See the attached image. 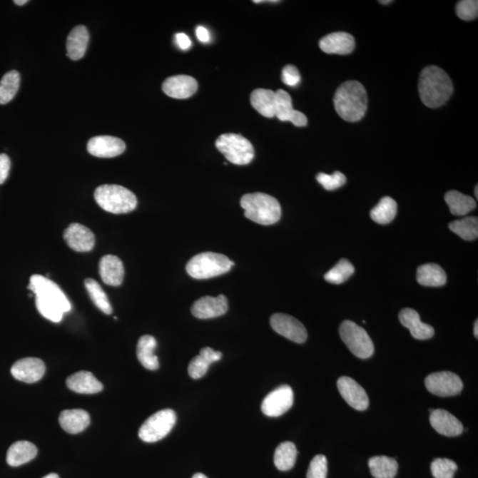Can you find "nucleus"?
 I'll return each instance as SVG.
<instances>
[{
  "instance_id": "obj_1",
  "label": "nucleus",
  "mask_w": 478,
  "mask_h": 478,
  "mask_svg": "<svg viewBox=\"0 0 478 478\" xmlns=\"http://www.w3.org/2000/svg\"><path fill=\"white\" fill-rule=\"evenodd\" d=\"M421 101L429 108L446 104L454 93L453 82L442 68L429 66L422 69L418 82Z\"/></svg>"
},
{
  "instance_id": "obj_2",
  "label": "nucleus",
  "mask_w": 478,
  "mask_h": 478,
  "mask_svg": "<svg viewBox=\"0 0 478 478\" xmlns=\"http://www.w3.org/2000/svg\"><path fill=\"white\" fill-rule=\"evenodd\" d=\"M337 115L349 123H356L365 116L367 95L365 87L358 81H347L337 88L334 96Z\"/></svg>"
},
{
  "instance_id": "obj_3",
  "label": "nucleus",
  "mask_w": 478,
  "mask_h": 478,
  "mask_svg": "<svg viewBox=\"0 0 478 478\" xmlns=\"http://www.w3.org/2000/svg\"><path fill=\"white\" fill-rule=\"evenodd\" d=\"M240 205L246 218L260 225H272L281 218L282 208L277 198L262 193L245 194Z\"/></svg>"
},
{
  "instance_id": "obj_4",
  "label": "nucleus",
  "mask_w": 478,
  "mask_h": 478,
  "mask_svg": "<svg viewBox=\"0 0 478 478\" xmlns=\"http://www.w3.org/2000/svg\"><path fill=\"white\" fill-rule=\"evenodd\" d=\"M94 198L103 210L116 215L132 212L138 205L137 197L132 191L116 185L98 186Z\"/></svg>"
},
{
  "instance_id": "obj_5",
  "label": "nucleus",
  "mask_w": 478,
  "mask_h": 478,
  "mask_svg": "<svg viewBox=\"0 0 478 478\" xmlns=\"http://www.w3.org/2000/svg\"><path fill=\"white\" fill-rule=\"evenodd\" d=\"M233 265L234 263L225 255L205 252L198 253L189 260L186 265V271L190 277L201 280L226 274Z\"/></svg>"
},
{
  "instance_id": "obj_6",
  "label": "nucleus",
  "mask_w": 478,
  "mask_h": 478,
  "mask_svg": "<svg viewBox=\"0 0 478 478\" xmlns=\"http://www.w3.org/2000/svg\"><path fill=\"white\" fill-rule=\"evenodd\" d=\"M215 146L230 163L239 166L249 164L255 158V149L251 142L241 135L220 136L216 139Z\"/></svg>"
},
{
  "instance_id": "obj_7",
  "label": "nucleus",
  "mask_w": 478,
  "mask_h": 478,
  "mask_svg": "<svg viewBox=\"0 0 478 478\" xmlns=\"http://www.w3.org/2000/svg\"><path fill=\"white\" fill-rule=\"evenodd\" d=\"M340 335L349 350L360 359H367L373 355V341L362 327L352 321L342 322Z\"/></svg>"
},
{
  "instance_id": "obj_8",
  "label": "nucleus",
  "mask_w": 478,
  "mask_h": 478,
  "mask_svg": "<svg viewBox=\"0 0 478 478\" xmlns=\"http://www.w3.org/2000/svg\"><path fill=\"white\" fill-rule=\"evenodd\" d=\"M176 422L174 410H163L151 415L139 429L138 436L146 443H154L164 439Z\"/></svg>"
},
{
  "instance_id": "obj_9",
  "label": "nucleus",
  "mask_w": 478,
  "mask_h": 478,
  "mask_svg": "<svg viewBox=\"0 0 478 478\" xmlns=\"http://www.w3.org/2000/svg\"><path fill=\"white\" fill-rule=\"evenodd\" d=\"M28 289L35 294L36 299L54 305L63 312L71 310V304L60 286L50 280L49 278L43 277L41 275H33Z\"/></svg>"
},
{
  "instance_id": "obj_10",
  "label": "nucleus",
  "mask_w": 478,
  "mask_h": 478,
  "mask_svg": "<svg viewBox=\"0 0 478 478\" xmlns=\"http://www.w3.org/2000/svg\"><path fill=\"white\" fill-rule=\"evenodd\" d=\"M425 386L434 395L451 397L458 395L462 391L463 382L458 375L442 371L429 375L425 378Z\"/></svg>"
},
{
  "instance_id": "obj_11",
  "label": "nucleus",
  "mask_w": 478,
  "mask_h": 478,
  "mask_svg": "<svg viewBox=\"0 0 478 478\" xmlns=\"http://www.w3.org/2000/svg\"><path fill=\"white\" fill-rule=\"evenodd\" d=\"M294 393L289 385H282L266 396L262 404V411L268 417H278L293 407Z\"/></svg>"
},
{
  "instance_id": "obj_12",
  "label": "nucleus",
  "mask_w": 478,
  "mask_h": 478,
  "mask_svg": "<svg viewBox=\"0 0 478 478\" xmlns=\"http://www.w3.org/2000/svg\"><path fill=\"white\" fill-rule=\"evenodd\" d=\"M270 325L275 332L295 343L302 344L307 340V329L293 316L275 314L271 316Z\"/></svg>"
},
{
  "instance_id": "obj_13",
  "label": "nucleus",
  "mask_w": 478,
  "mask_h": 478,
  "mask_svg": "<svg viewBox=\"0 0 478 478\" xmlns=\"http://www.w3.org/2000/svg\"><path fill=\"white\" fill-rule=\"evenodd\" d=\"M337 389L345 402L355 410L364 411L369 407L370 399L365 390L352 378L341 377L337 380Z\"/></svg>"
},
{
  "instance_id": "obj_14",
  "label": "nucleus",
  "mask_w": 478,
  "mask_h": 478,
  "mask_svg": "<svg viewBox=\"0 0 478 478\" xmlns=\"http://www.w3.org/2000/svg\"><path fill=\"white\" fill-rule=\"evenodd\" d=\"M229 304L226 296H205L195 301L191 307V314L198 319H212L225 315Z\"/></svg>"
},
{
  "instance_id": "obj_15",
  "label": "nucleus",
  "mask_w": 478,
  "mask_h": 478,
  "mask_svg": "<svg viewBox=\"0 0 478 478\" xmlns=\"http://www.w3.org/2000/svg\"><path fill=\"white\" fill-rule=\"evenodd\" d=\"M63 238L67 245L76 252H90L94 248L95 236L90 229L80 223H71L64 230Z\"/></svg>"
},
{
  "instance_id": "obj_16",
  "label": "nucleus",
  "mask_w": 478,
  "mask_h": 478,
  "mask_svg": "<svg viewBox=\"0 0 478 478\" xmlns=\"http://www.w3.org/2000/svg\"><path fill=\"white\" fill-rule=\"evenodd\" d=\"M275 117L282 121H290L297 127L307 124V116L293 108L292 98L284 90L275 91Z\"/></svg>"
},
{
  "instance_id": "obj_17",
  "label": "nucleus",
  "mask_w": 478,
  "mask_h": 478,
  "mask_svg": "<svg viewBox=\"0 0 478 478\" xmlns=\"http://www.w3.org/2000/svg\"><path fill=\"white\" fill-rule=\"evenodd\" d=\"M126 149L121 139L110 136H98L88 142L87 150L91 156L98 158H113L121 156Z\"/></svg>"
},
{
  "instance_id": "obj_18",
  "label": "nucleus",
  "mask_w": 478,
  "mask_h": 478,
  "mask_svg": "<svg viewBox=\"0 0 478 478\" xmlns=\"http://www.w3.org/2000/svg\"><path fill=\"white\" fill-rule=\"evenodd\" d=\"M46 372V365L38 358H24L14 364L11 373L16 380L32 384L41 380Z\"/></svg>"
},
{
  "instance_id": "obj_19",
  "label": "nucleus",
  "mask_w": 478,
  "mask_h": 478,
  "mask_svg": "<svg viewBox=\"0 0 478 478\" xmlns=\"http://www.w3.org/2000/svg\"><path fill=\"white\" fill-rule=\"evenodd\" d=\"M163 90L168 97L178 99L188 98L196 93L198 82L190 76H174L164 81Z\"/></svg>"
},
{
  "instance_id": "obj_20",
  "label": "nucleus",
  "mask_w": 478,
  "mask_h": 478,
  "mask_svg": "<svg viewBox=\"0 0 478 478\" xmlns=\"http://www.w3.org/2000/svg\"><path fill=\"white\" fill-rule=\"evenodd\" d=\"M430 425L441 435L457 437L463 432V425L454 415L444 410H433L429 417Z\"/></svg>"
},
{
  "instance_id": "obj_21",
  "label": "nucleus",
  "mask_w": 478,
  "mask_h": 478,
  "mask_svg": "<svg viewBox=\"0 0 478 478\" xmlns=\"http://www.w3.org/2000/svg\"><path fill=\"white\" fill-rule=\"evenodd\" d=\"M319 46L328 54L347 55L355 48L354 36L347 32H335L320 40Z\"/></svg>"
},
{
  "instance_id": "obj_22",
  "label": "nucleus",
  "mask_w": 478,
  "mask_h": 478,
  "mask_svg": "<svg viewBox=\"0 0 478 478\" xmlns=\"http://www.w3.org/2000/svg\"><path fill=\"white\" fill-rule=\"evenodd\" d=\"M400 321L406 327L415 340H425L434 336L435 330L427 323L422 322L418 312L412 308H405L400 312Z\"/></svg>"
},
{
  "instance_id": "obj_23",
  "label": "nucleus",
  "mask_w": 478,
  "mask_h": 478,
  "mask_svg": "<svg viewBox=\"0 0 478 478\" xmlns=\"http://www.w3.org/2000/svg\"><path fill=\"white\" fill-rule=\"evenodd\" d=\"M99 275L106 285L117 287L123 284L124 266L123 262L115 255H105L99 262Z\"/></svg>"
},
{
  "instance_id": "obj_24",
  "label": "nucleus",
  "mask_w": 478,
  "mask_h": 478,
  "mask_svg": "<svg viewBox=\"0 0 478 478\" xmlns=\"http://www.w3.org/2000/svg\"><path fill=\"white\" fill-rule=\"evenodd\" d=\"M66 382L71 391L81 395H95L103 390L101 382L93 376V373L88 371H79L71 375Z\"/></svg>"
},
{
  "instance_id": "obj_25",
  "label": "nucleus",
  "mask_w": 478,
  "mask_h": 478,
  "mask_svg": "<svg viewBox=\"0 0 478 478\" xmlns=\"http://www.w3.org/2000/svg\"><path fill=\"white\" fill-rule=\"evenodd\" d=\"M89 39V32L83 25L76 26L72 29L67 40L68 56L72 61H79L84 56Z\"/></svg>"
},
{
  "instance_id": "obj_26",
  "label": "nucleus",
  "mask_w": 478,
  "mask_h": 478,
  "mask_svg": "<svg viewBox=\"0 0 478 478\" xmlns=\"http://www.w3.org/2000/svg\"><path fill=\"white\" fill-rule=\"evenodd\" d=\"M59 422L61 428L71 434L83 432L91 422L90 415L83 410H68L61 412Z\"/></svg>"
},
{
  "instance_id": "obj_27",
  "label": "nucleus",
  "mask_w": 478,
  "mask_h": 478,
  "mask_svg": "<svg viewBox=\"0 0 478 478\" xmlns=\"http://www.w3.org/2000/svg\"><path fill=\"white\" fill-rule=\"evenodd\" d=\"M38 454L34 444L29 441H18L7 451L6 462L11 467H19L32 461Z\"/></svg>"
},
{
  "instance_id": "obj_28",
  "label": "nucleus",
  "mask_w": 478,
  "mask_h": 478,
  "mask_svg": "<svg viewBox=\"0 0 478 478\" xmlns=\"http://www.w3.org/2000/svg\"><path fill=\"white\" fill-rule=\"evenodd\" d=\"M157 347L156 338L150 335L139 338L137 347V356L143 367L149 370H156L159 369V359L154 355V351Z\"/></svg>"
},
{
  "instance_id": "obj_29",
  "label": "nucleus",
  "mask_w": 478,
  "mask_h": 478,
  "mask_svg": "<svg viewBox=\"0 0 478 478\" xmlns=\"http://www.w3.org/2000/svg\"><path fill=\"white\" fill-rule=\"evenodd\" d=\"M417 279L424 286L439 287L447 283V274L439 265L429 263L417 268Z\"/></svg>"
},
{
  "instance_id": "obj_30",
  "label": "nucleus",
  "mask_w": 478,
  "mask_h": 478,
  "mask_svg": "<svg viewBox=\"0 0 478 478\" xmlns=\"http://www.w3.org/2000/svg\"><path fill=\"white\" fill-rule=\"evenodd\" d=\"M253 108L267 118L275 117V93L268 89H256L251 94Z\"/></svg>"
},
{
  "instance_id": "obj_31",
  "label": "nucleus",
  "mask_w": 478,
  "mask_h": 478,
  "mask_svg": "<svg viewBox=\"0 0 478 478\" xmlns=\"http://www.w3.org/2000/svg\"><path fill=\"white\" fill-rule=\"evenodd\" d=\"M450 212L454 215L462 216L468 215L477 208V203L473 198L468 195L459 193L457 190H450L444 195Z\"/></svg>"
},
{
  "instance_id": "obj_32",
  "label": "nucleus",
  "mask_w": 478,
  "mask_h": 478,
  "mask_svg": "<svg viewBox=\"0 0 478 478\" xmlns=\"http://www.w3.org/2000/svg\"><path fill=\"white\" fill-rule=\"evenodd\" d=\"M369 467L375 478H395L399 469L396 459L387 456H375L370 459Z\"/></svg>"
},
{
  "instance_id": "obj_33",
  "label": "nucleus",
  "mask_w": 478,
  "mask_h": 478,
  "mask_svg": "<svg viewBox=\"0 0 478 478\" xmlns=\"http://www.w3.org/2000/svg\"><path fill=\"white\" fill-rule=\"evenodd\" d=\"M297 454L296 446L293 442L287 441L279 444L274 455L275 467L281 472H288L295 465Z\"/></svg>"
},
{
  "instance_id": "obj_34",
  "label": "nucleus",
  "mask_w": 478,
  "mask_h": 478,
  "mask_svg": "<svg viewBox=\"0 0 478 478\" xmlns=\"http://www.w3.org/2000/svg\"><path fill=\"white\" fill-rule=\"evenodd\" d=\"M398 211V205L393 198H382L380 203L370 212L371 218L380 224H387L395 218Z\"/></svg>"
},
{
  "instance_id": "obj_35",
  "label": "nucleus",
  "mask_w": 478,
  "mask_h": 478,
  "mask_svg": "<svg viewBox=\"0 0 478 478\" xmlns=\"http://www.w3.org/2000/svg\"><path fill=\"white\" fill-rule=\"evenodd\" d=\"M21 76L19 72L12 71L4 75L0 81V105L9 103L19 91Z\"/></svg>"
},
{
  "instance_id": "obj_36",
  "label": "nucleus",
  "mask_w": 478,
  "mask_h": 478,
  "mask_svg": "<svg viewBox=\"0 0 478 478\" xmlns=\"http://www.w3.org/2000/svg\"><path fill=\"white\" fill-rule=\"evenodd\" d=\"M84 285H86L87 293L95 306L104 314L111 315L113 312L111 304H110L108 296H106L104 290L102 289L98 283L93 279L88 278L84 281Z\"/></svg>"
},
{
  "instance_id": "obj_37",
  "label": "nucleus",
  "mask_w": 478,
  "mask_h": 478,
  "mask_svg": "<svg viewBox=\"0 0 478 478\" xmlns=\"http://www.w3.org/2000/svg\"><path fill=\"white\" fill-rule=\"evenodd\" d=\"M449 229L464 240H475L478 237L477 217L470 216L454 220L449 224Z\"/></svg>"
},
{
  "instance_id": "obj_38",
  "label": "nucleus",
  "mask_w": 478,
  "mask_h": 478,
  "mask_svg": "<svg viewBox=\"0 0 478 478\" xmlns=\"http://www.w3.org/2000/svg\"><path fill=\"white\" fill-rule=\"evenodd\" d=\"M355 273V268L349 260L342 259L325 275V280L333 285H340Z\"/></svg>"
},
{
  "instance_id": "obj_39",
  "label": "nucleus",
  "mask_w": 478,
  "mask_h": 478,
  "mask_svg": "<svg viewBox=\"0 0 478 478\" xmlns=\"http://www.w3.org/2000/svg\"><path fill=\"white\" fill-rule=\"evenodd\" d=\"M457 469V464L449 459H435L430 466L432 476L435 478H454Z\"/></svg>"
},
{
  "instance_id": "obj_40",
  "label": "nucleus",
  "mask_w": 478,
  "mask_h": 478,
  "mask_svg": "<svg viewBox=\"0 0 478 478\" xmlns=\"http://www.w3.org/2000/svg\"><path fill=\"white\" fill-rule=\"evenodd\" d=\"M316 180L327 190H333L343 186L347 183V178L340 171L334 172L332 175L319 173L316 176Z\"/></svg>"
},
{
  "instance_id": "obj_41",
  "label": "nucleus",
  "mask_w": 478,
  "mask_h": 478,
  "mask_svg": "<svg viewBox=\"0 0 478 478\" xmlns=\"http://www.w3.org/2000/svg\"><path fill=\"white\" fill-rule=\"evenodd\" d=\"M456 14L463 21L476 20L478 16V2L477 0H462L458 2Z\"/></svg>"
},
{
  "instance_id": "obj_42",
  "label": "nucleus",
  "mask_w": 478,
  "mask_h": 478,
  "mask_svg": "<svg viewBox=\"0 0 478 478\" xmlns=\"http://www.w3.org/2000/svg\"><path fill=\"white\" fill-rule=\"evenodd\" d=\"M328 461L323 454L315 456L308 468L307 478H327Z\"/></svg>"
},
{
  "instance_id": "obj_43",
  "label": "nucleus",
  "mask_w": 478,
  "mask_h": 478,
  "mask_svg": "<svg viewBox=\"0 0 478 478\" xmlns=\"http://www.w3.org/2000/svg\"><path fill=\"white\" fill-rule=\"evenodd\" d=\"M210 365L211 364L207 360L198 355L196 357L191 360L189 364L188 373L190 377L193 378V380H200V378L203 377L207 374Z\"/></svg>"
},
{
  "instance_id": "obj_44",
  "label": "nucleus",
  "mask_w": 478,
  "mask_h": 478,
  "mask_svg": "<svg viewBox=\"0 0 478 478\" xmlns=\"http://www.w3.org/2000/svg\"><path fill=\"white\" fill-rule=\"evenodd\" d=\"M300 73L295 66L287 65L282 71V81L286 86L296 87L300 82Z\"/></svg>"
},
{
  "instance_id": "obj_45",
  "label": "nucleus",
  "mask_w": 478,
  "mask_h": 478,
  "mask_svg": "<svg viewBox=\"0 0 478 478\" xmlns=\"http://www.w3.org/2000/svg\"><path fill=\"white\" fill-rule=\"evenodd\" d=\"M11 168V161L5 153L0 154V185L6 182L9 178Z\"/></svg>"
},
{
  "instance_id": "obj_46",
  "label": "nucleus",
  "mask_w": 478,
  "mask_h": 478,
  "mask_svg": "<svg viewBox=\"0 0 478 478\" xmlns=\"http://www.w3.org/2000/svg\"><path fill=\"white\" fill-rule=\"evenodd\" d=\"M202 357L208 360L210 364L218 362L223 357V354L220 352L215 351L211 347L202 348L200 352Z\"/></svg>"
},
{
  "instance_id": "obj_47",
  "label": "nucleus",
  "mask_w": 478,
  "mask_h": 478,
  "mask_svg": "<svg viewBox=\"0 0 478 478\" xmlns=\"http://www.w3.org/2000/svg\"><path fill=\"white\" fill-rule=\"evenodd\" d=\"M176 42L180 49L186 51L190 49L191 46V41L188 36L185 35V33H178L176 35Z\"/></svg>"
},
{
  "instance_id": "obj_48",
  "label": "nucleus",
  "mask_w": 478,
  "mask_h": 478,
  "mask_svg": "<svg viewBox=\"0 0 478 478\" xmlns=\"http://www.w3.org/2000/svg\"><path fill=\"white\" fill-rule=\"evenodd\" d=\"M196 35L198 40L202 43H208L210 40V36H209L208 29L202 27V26L197 28Z\"/></svg>"
},
{
  "instance_id": "obj_49",
  "label": "nucleus",
  "mask_w": 478,
  "mask_h": 478,
  "mask_svg": "<svg viewBox=\"0 0 478 478\" xmlns=\"http://www.w3.org/2000/svg\"><path fill=\"white\" fill-rule=\"evenodd\" d=\"M14 4H16L17 6H24L25 4H27L29 1L28 0H16V1H14Z\"/></svg>"
},
{
  "instance_id": "obj_50",
  "label": "nucleus",
  "mask_w": 478,
  "mask_h": 478,
  "mask_svg": "<svg viewBox=\"0 0 478 478\" xmlns=\"http://www.w3.org/2000/svg\"><path fill=\"white\" fill-rule=\"evenodd\" d=\"M474 335H475V337L477 338V337H478V321H477V320L475 322V325H474Z\"/></svg>"
},
{
  "instance_id": "obj_51",
  "label": "nucleus",
  "mask_w": 478,
  "mask_h": 478,
  "mask_svg": "<svg viewBox=\"0 0 478 478\" xmlns=\"http://www.w3.org/2000/svg\"><path fill=\"white\" fill-rule=\"evenodd\" d=\"M193 478H208V477L207 476H205L204 474L196 473V474H194Z\"/></svg>"
},
{
  "instance_id": "obj_52",
  "label": "nucleus",
  "mask_w": 478,
  "mask_h": 478,
  "mask_svg": "<svg viewBox=\"0 0 478 478\" xmlns=\"http://www.w3.org/2000/svg\"><path fill=\"white\" fill-rule=\"evenodd\" d=\"M43 478H60V477H59L57 474L51 473V474H49V475H47V476H46L45 477H43Z\"/></svg>"
},
{
  "instance_id": "obj_53",
  "label": "nucleus",
  "mask_w": 478,
  "mask_h": 478,
  "mask_svg": "<svg viewBox=\"0 0 478 478\" xmlns=\"http://www.w3.org/2000/svg\"><path fill=\"white\" fill-rule=\"evenodd\" d=\"M381 4H384V5H387V4L392 3L391 0H387V1H380Z\"/></svg>"
},
{
  "instance_id": "obj_54",
  "label": "nucleus",
  "mask_w": 478,
  "mask_h": 478,
  "mask_svg": "<svg viewBox=\"0 0 478 478\" xmlns=\"http://www.w3.org/2000/svg\"><path fill=\"white\" fill-rule=\"evenodd\" d=\"M477 190H478V187H477V186H476V188H475V190H474V193H475V195H476V198H477H477H478Z\"/></svg>"
}]
</instances>
